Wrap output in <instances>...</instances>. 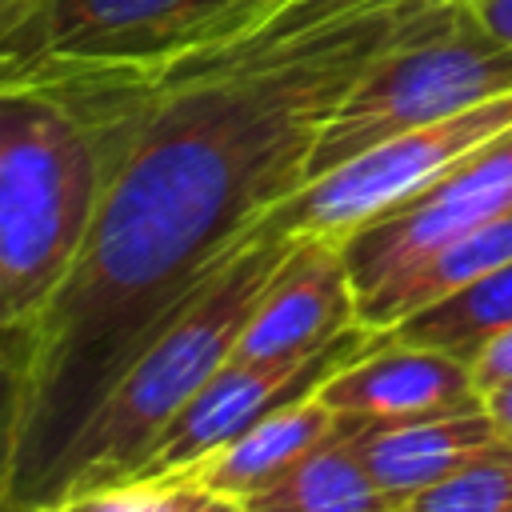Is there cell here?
Returning a JSON list of instances; mask_svg holds the SVG:
<instances>
[{"instance_id": "obj_22", "label": "cell", "mask_w": 512, "mask_h": 512, "mask_svg": "<svg viewBox=\"0 0 512 512\" xmlns=\"http://www.w3.org/2000/svg\"><path fill=\"white\" fill-rule=\"evenodd\" d=\"M172 512H248V508H244V500L212 492V488L196 484L192 476H176V504H172Z\"/></svg>"}, {"instance_id": "obj_13", "label": "cell", "mask_w": 512, "mask_h": 512, "mask_svg": "<svg viewBox=\"0 0 512 512\" xmlns=\"http://www.w3.org/2000/svg\"><path fill=\"white\" fill-rule=\"evenodd\" d=\"M508 260H512V208L500 212V216H492L488 224L464 232L460 240H452L448 248H440L432 260H424L416 272L400 276L396 284L364 296L356 304V316H360L364 328L388 332L404 316L420 312L424 304H432V300H440V296L472 284L476 276H484V272H492V268H500Z\"/></svg>"}, {"instance_id": "obj_8", "label": "cell", "mask_w": 512, "mask_h": 512, "mask_svg": "<svg viewBox=\"0 0 512 512\" xmlns=\"http://www.w3.org/2000/svg\"><path fill=\"white\" fill-rule=\"evenodd\" d=\"M316 396L336 416L360 424H408L484 404L468 360L396 340L388 332H380L372 348H364L356 360L332 372L316 388Z\"/></svg>"}, {"instance_id": "obj_9", "label": "cell", "mask_w": 512, "mask_h": 512, "mask_svg": "<svg viewBox=\"0 0 512 512\" xmlns=\"http://www.w3.org/2000/svg\"><path fill=\"white\" fill-rule=\"evenodd\" d=\"M352 324H360V316L340 240L296 236L288 256L264 284L232 356H304Z\"/></svg>"}, {"instance_id": "obj_25", "label": "cell", "mask_w": 512, "mask_h": 512, "mask_svg": "<svg viewBox=\"0 0 512 512\" xmlns=\"http://www.w3.org/2000/svg\"><path fill=\"white\" fill-rule=\"evenodd\" d=\"M4 4H8V0H0V12H4Z\"/></svg>"}, {"instance_id": "obj_11", "label": "cell", "mask_w": 512, "mask_h": 512, "mask_svg": "<svg viewBox=\"0 0 512 512\" xmlns=\"http://www.w3.org/2000/svg\"><path fill=\"white\" fill-rule=\"evenodd\" d=\"M344 420L348 416H336L316 392H308L300 400H288V404L272 408L256 424H248L236 440H228L224 448H216L188 476L196 484L212 488V492L248 500L252 492H260L272 480H280L312 448H320L324 440H332L344 428Z\"/></svg>"}, {"instance_id": "obj_10", "label": "cell", "mask_w": 512, "mask_h": 512, "mask_svg": "<svg viewBox=\"0 0 512 512\" xmlns=\"http://www.w3.org/2000/svg\"><path fill=\"white\" fill-rule=\"evenodd\" d=\"M500 440L504 432L484 412V404L468 412H452V416L408 420V424H360L356 432V448L368 472L400 504L416 496L420 488L472 464L480 452H488Z\"/></svg>"}, {"instance_id": "obj_7", "label": "cell", "mask_w": 512, "mask_h": 512, "mask_svg": "<svg viewBox=\"0 0 512 512\" xmlns=\"http://www.w3.org/2000/svg\"><path fill=\"white\" fill-rule=\"evenodd\" d=\"M376 336L380 332L352 324L304 356H268V360L228 356L204 380V388L172 416V424L160 432V440L152 444L148 460L136 468L132 480L188 476L200 460H208L216 448L236 440L248 424H256L272 408L316 392L332 372H340L348 360L372 348Z\"/></svg>"}, {"instance_id": "obj_12", "label": "cell", "mask_w": 512, "mask_h": 512, "mask_svg": "<svg viewBox=\"0 0 512 512\" xmlns=\"http://www.w3.org/2000/svg\"><path fill=\"white\" fill-rule=\"evenodd\" d=\"M360 420H344V428L296 460L280 480L252 492L244 500L248 512H400V500L376 484L360 448Z\"/></svg>"}, {"instance_id": "obj_15", "label": "cell", "mask_w": 512, "mask_h": 512, "mask_svg": "<svg viewBox=\"0 0 512 512\" xmlns=\"http://www.w3.org/2000/svg\"><path fill=\"white\" fill-rule=\"evenodd\" d=\"M36 380V324L32 316L0 320V508L16 480L24 420Z\"/></svg>"}, {"instance_id": "obj_18", "label": "cell", "mask_w": 512, "mask_h": 512, "mask_svg": "<svg viewBox=\"0 0 512 512\" xmlns=\"http://www.w3.org/2000/svg\"><path fill=\"white\" fill-rule=\"evenodd\" d=\"M176 476L168 480H124L80 500H68V512H172Z\"/></svg>"}, {"instance_id": "obj_5", "label": "cell", "mask_w": 512, "mask_h": 512, "mask_svg": "<svg viewBox=\"0 0 512 512\" xmlns=\"http://www.w3.org/2000/svg\"><path fill=\"white\" fill-rule=\"evenodd\" d=\"M508 128H512V92L364 148L360 156L336 164L332 172L308 180L300 192L276 204L264 216V224L284 236L344 240L372 216L396 208L400 200L440 180L448 168H456L464 156L504 136Z\"/></svg>"}, {"instance_id": "obj_23", "label": "cell", "mask_w": 512, "mask_h": 512, "mask_svg": "<svg viewBox=\"0 0 512 512\" xmlns=\"http://www.w3.org/2000/svg\"><path fill=\"white\" fill-rule=\"evenodd\" d=\"M484 412L496 420V428L512 440V380H504V384H496V388H488L484 396Z\"/></svg>"}, {"instance_id": "obj_1", "label": "cell", "mask_w": 512, "mask_h": 512, "mask_svg": "<svg viewBox=\"0 0 512 512\" xmlns=\"http://www.w3.org/2000/svg\"><path fill=\"white\" fill-rule=\"evenodd\" d=\"M440 4L376 0L288 36L24 80L88 116L104 188L76 264L32 316L36 380L0 512L48 504L64 452L124 368L308 184L336 104Z\"/></svg>"}, {"instance_id": "obj_19", "label": "cell", "mask_w": 512, "mask_h": 512, "mask_svg": "<svg viewBox=\"0 0 512 512\" xmlns=\"http://www.w3.org/2000/svg\"><path fill=\"white\" fill-rule=\"evenodd\" d=\"M364 4H376V0H284V4L268 8L240 36H288V32H300V28L336 20V16H344L352 8H364ZM240 36H232V40H240Z\"/></svg>"}, {"instance_id": "obj_21", "label": "cell", "mask_w": 512, "mask_h": 512, "mask_svg": "<svg viewBox=\"0 0 512 512\" xmlns=\"http://www.w3.org/2000/svg\"><path fill=\"white\" fill-rule=\"evenodd\" d=\"M468 364H472V380H476L480 396H484L488 388L512 380V328H504L500 336H492Z\"/></svg>"}, {"instance_id": "obj_2", "label": "cell", "mask_w": 512, "mask_h": 512, "mask_svg": "<svg viewBox=\"0 0 512 512\" xmlns=\"http://www.w3.org/2000/svg\"><path fill=\"white\" fill-rule=\"evenodd\" d=\"M292 240L296 236H284L260 220L244 248L204 284V292H196L176 312V320L124 368L112 392L96 404L64 452L44 508L136 476L172 416L236 352V340Z\"/></svg>"}, {"instance_id": "obj_3", "label": "cell", "mask_w": 512, "mask_h": 512, "mask_svg": "<svg viewBox=\"0 0 512 512\" xmlns=\"http://www.w3.org/2000/svg\"><path fill=\"white\" fill-rule=\"evenodd\" d=\"M104 188L88 116L52 88L0 84V288L36 316L76 264Z\"/></svg>"}, {"instance_id": "obj_24", "label": "cell", "mask_w": 512, "mask_h": 512, "mask_svg": "<svg viewBox=\"0 0 512 512\" xmlns=\"http://www.w3.org/2000/svg\"><path fill=\"white\" fill-rule=\"evenodd\" d=\"M0 320H20V316L12 312V304H8V296H4V288H0Z\"/></svg>"}, {"instance_id": "obj_6", "label": "cell", "mask_w": 512, "mask_h": 512, "mask_svg": "<svg viewBox=\"0 0 512 512\" xmlns=\"http://www.w3.org/2000/svg\"><path fill=\"white\" fill-rule=\"evenodd\" d=\"M512 208V128L340 240L356 304Z\"/></svg>"}, {"instance_id": "obj_4", "label": "cell", "mask_w": 512, "mask_h": 512, "mask_svg": "<svg viewBox=\"0 0 512 512\" xmlns=\"http://www.w3.org/2000/svg\"><path fill=\"white\" fill-rule=\"evenodd\" d=\"M512 92V48L480 36L452 0L368 64L328 116L308 180L400 132L448 120Z\"/></svg>"}, {"instance_id": "obj_14", "label": "cell", "mask_w": 512, "mask_h": 512, "mask_svg": "<svg viewBox=\"0 0 512 512\" xmlns=\"http://www.w3.org/2000/svg\"><path fill=\"white\" fill-rule=\"evenodd\" d=\"M504 328H512V260L404 316L388 336L472 360Z\"/></svg>"}, {"instance_id": "obj_20", "label": "cell", "mask_w": 512, "mask_h": 512, "mask_svg": "<svg viewBox=\"0 0 512 512\" xmlns=\"http://www.w3.org/2000/svg\"><path fill=\"white\" fill-rule=\"evenodd\" d=\"M452 4L480 36L512 48V0H452Z\"/></svg>"}, {"instance_id": "obj_16", "label": "cell", "mask_w": 512, "mask_h": 512, "mask_svg": "<svg viewBox=\"0 0 512 512\" xmlns=\"http://www.w3.org/2000/svg\"><path fill=\"white\" fill-rule=\"evenodd\" d=\"M400 512H512V440L504 436L472 464L420 488Z\"/></svg>"}, {"instance_id": "obj_17", "label": "cell", "mask_w": 512, "mask_h": 512, "mask_svg": "<svg viewBox=\"0 0 512 512\" xmlns=\"http://www.w3.org/2000/svg\"><path fill=\"white\" fill-rule=\"evenodd\" d=\"M284 0H204L200 4V16L192 20V28L184 32V40L172 48V52H184V48H204V44H220V40H232L240 36L244 28H252L268 8H276ZM168 56V52H164ZM156 60V56H152Z\"/></svg>"}]
</instances>
